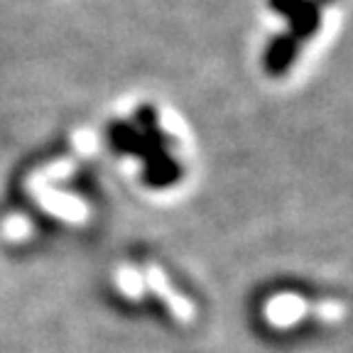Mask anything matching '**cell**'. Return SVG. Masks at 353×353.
<instances>
[{
    "instance_id": "7a4b0ae2",
    "label": "cell",
    "mask_w": 353,
    "mask_h": 353,
    "mask_svg": "<svg viewBox=\"0 0 353 353\" xmlns=\"http://www.w3.org/2000/svg\"><path fill=\"white\" fill-rule=\"evenodd\" d=\"M348 316L346 302L334 294L312 292L299 285H275L255 302L258 326L277 336L331 331Z\"/></svg>"
},
{
    "instance_id": "6da1fadb",
    "label": "cell",
    "mask_w": 353,
    "mask_h": 353,
    "mask_svg": "<svg viewBox=\"0 0 353 353\" xmlns=\"http://www.w3.org/2000/svg\"><path fill=\"white\" fill-rule=\"evenodd\" d=\"M334 0H265L268 30L260 44V72L285 81L299 72L334 28Z\"/></svg>"
}]
</instances>
